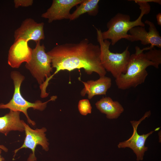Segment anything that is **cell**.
<instances>
[{"label":"cell","instance_id":"obj_4","mask_svg":"<svg viewBox=\"0 0 161 161\" xmlns=\"http://www.w3.org/2000/svg\"><path fill=\"white\" fill-rule=\"evenodd\" d=\"M97 39L100 50V60L101 65L106 70L110 72L116 79L122 74L126 73L127 64L131 55L129 47L122 53H115L110 51L111 42L104 40L100 29L95 28Z\"/></svg>","mask_w":161,"mask_h":161},{"label":"cell","instance_id":"obj_2","mask_svg":"<svg viewBox=\"0 0 161 161\" xmlns=\"http://www.w3.org/2000/svg\"><path fill=\"white\" fill-rule=\"evenodd\" d=\"M135 49V53L130 56L126 73L115 79L119 89L135 88L143 83L148 74L147 68L152 66L158 69L161 64L160 49L150 46L143 49L136 46Z\"/></svg>","mask_w":161,"mask_h":161},{"label":"cell","instance_id":"obj_3","mask_svg":"<svg viewBox=\"0 0 161 161\" xmlns=\"http://www.w3.org/2000/svg\"><path fill=\"white\" fill-rule=\"evenodd\" d=\"M131 1H134L139 6L141 12L138 18L134 21H131L129 15L118 13L107 23L108 30L102 32L103 39L110 40L112 45H114L122 39H126L129 35L128 32L133 27L145 26L142 20L144 15L148 14L150 11V5L144 0Z\"/></svg>","mask_w":161,"mask_h":161},{"label":"cell","instance_id":"obj_16","mask_svg":"<svg viewBox=\"0 0 161 161\" xmlns=\"http://www.w3.org/2000/svg\"><path fill=\"white\" fill-rule=\"evenodd\" d=\"M99 1V0H83L76 10L70 14L69 19L75 20L85 13L91 16H96L98 12Z\"/></svg>","mask_w":161,"mask_h":161},{"label":"cell","instance_id":"obj_9","mask_svg":"<svg viewBox=\"0 0 161 161\" xmlns=\"http://www.w3.org/2000/svg\"><path fill=\"white\" fill-rule=\"evenodd\" d=\"M145 23L149 26L148 32L145 27H134L129 30L130 34L126 40L132 42L140 41L143 45L150 44L153 47L161 48V37L154 24L148 20H145Z\"/></svg>","mask_w":161,"mask_h":161},{"label":"cell","instance_id":"obj_15","mask_svg":"<svg viewBox=\"0 0 161 161\" xmlns=\"http://www.w3.org/2000/svg\"><path fill=\"white\" fill-rule=\"evenodd\" d=\"M97 108L102 113L106 114L109 119H117L124 112L122 105L117 101H113L110 97H103L95 104Z\"/></svg>","mask_w":161,"mask_h":161},{"label":"cell","instance_id":"obj_14","mask_svg":"<svg viewBox=\"0 0 161 161\" xmlns=\"http://www.w3.org/2000/svg\"><path fill=\"white\" fill-rule=\"evenodd\" d=\"M20 113L10 110L9 113L0 117V132L6 136L11 131H24L23 120H20Z\"/></svg>","mask_w":161,"mask_h":161},{"label":"cell","instance_id":"obj_10","mask_svg":"<svg viewBox=\"0 0 161 161\" xmlns=\"http://www.w3.org/2000/svg\"><path fill=\"white\" fill-rule=\"evenodd\" d=\"M44 23H38L31 18H26L14 32V41L23 39L28 41L33 40L36 43L44 40Z\"/></svg>","mask_w":161,"mask_h":161},{"label":"cell","instance_id":"obj_13","mask_svg":"<svg viewBox=\"0 0 161 161\" xmlns=\"http://www.w3.org/2000/svg\"><path fill=\"white\" fill-rule=\"evenodd\" d=\"M80 81L84 86L80 92V95L84 96L87 94L89 99L95 95H106L112 85L111 78L105 76L100 77L98 79L95 80H90L86 82Z\"/></svg>","mask_w":161,"mask_h":161},{"label":"cell","instance_id":"obj_7","mask_svg":"<svg viewBox=\"0 0 161 161\" xmlns=\"http://www.w3.org/2000/svg\"><path fill=\"white\" fill-rule=\"evenodd\" d=\"M151 114V111H149L146 112L139 120L130 121L133 129L132 136L128 140L120 142L117 145L119 148H129L131 149L136 155L137 161H142L143 159L145 152L148 149V147L145 146L146 139L150 135L156 131L155 129L147 134L142 135H140L137 133V128L138 125L142 121L149 117Z\"/></svg>","mask_w":161,"mask_h":161},{"label":"cell","instance_id":"obj_6","mask_svg":"<svg viewBox=\"0 0 161 161\" xmlns=\"http://www.w3.org/2000/svg\"><path fill=\"white\" fill-rule=\"evenodd\" d=\"M25 66L39 86L51 75L53 68L51 58L46 52L44 45L40 44V41L36 43L35 47L33 49L31 59L29 62L26 63Z\"/></svg>","mask_w":161,"mask_h":161},{"label":"cell","instance_id":"obj_5","mask_svg":"<svg viewBox=\"0 0 161 161\" xmlns=\"http://www.w3.org/2000/svg\"><path fill=\"white\" fill-rule=\"evenodd\" d=\"M10 77L13 80L14 86L13 95L12 99L8 103L6 104L0 103V109H8L14 111L21 112L26 116L28 123L34 126L35 123L29 117L27 112V109L29 108H32L34 110L43 111L47 107L48 102L55 101L57 97L52 96L49 100L44 102L39 100H36L35 103L30 102L24 98L21 92V85L25 77L19 72L16 71H12L10 73Z\"/></svg>","mask_w":161,"mask_h":161},{"label":"cell","instance_id":"obj_11","mask_svg":"<svg viewBox=\"0 0 161 161\" xmlns=\"http://www.w3.org/2000/svg\"><path fill=\"white\" fill-rule=\"evenodd\" d=\"M28 41L23 39L15 41L8 51L7 63L13 68H18L24 62L31 60L33 49L28 45Z\"/></svg>","mask_w":161,"mask_h":161},{"label":"cell","instance_id":"obj_21","mask_svg":"<svg viewBox=\"0 0 161 161\" xmlns=\"http://www.w3.org/2000/svg\"><path fill=\"white\" fill-rule=\"evenodd\" d=\"M2 149L0 148V161H3L4 160V159L1 156Z\"/></svg>","mask_w":161,"mask_h":161},{"label":"cell","instance_id":"obj_20","mask_svg":"<svg viewBox=\"0 0 161 161\" xmlns=\"http://www.w3.org/2000/svg\"><path fill=\"white\" fill-rule=\"evenodd\" d=\"M0 148L6 152L8 151L7 148L3 145H0Z\"/></svg>","mask_w":161,"mask_h":161},{"label":"cell","instance_id":"obj_19","mask_svg":"<svg viewBox=\"0 0 161 161\" xmlns=\"http://www.w3.org/2000/svg\"><path fill=\"white\" fill-rule=\"evenodd\" d=\"M157 24L159 26H161V13H159L156 16Z\"/></svg>","mask_w":161,"mask_h":161},{"label":"cell","instance_id":"obj_12","mask_svg":"<svg viewBox=\"0 0 161 161\" xmlns=\"http://www.w3.org/2000/svg\"><path fill=\"white\" fill-rule=\"evenodd\" d=\"M83 0H53L50 7L41 17L47 19L50 23L53 21L69 19L71 9L80 4Z\"/></svg>","mask_w":161,"mask_h":161},{"label":"cell","instance_id":"obj_18","mask_svg":"<svg viewBox=\"0 0 161 161\" xmlns=\"http://www.w3.org/2000/svg\"><path fill=\"white\" fill-rule=\"evenodd\" d=\"M14 7L17 8L19 7H27L31 6L33 4V0H14L13 1Z\"/></svg>","mask_w":161,"mask_h":161},{"label":"cell","instance_id":"obj_1","mask_svg":"<svg viewBox=\"0 0 161 161\" xmlns=\"http://www.w3.org/2000/svg\"><path fill=\"white\" fill-rule=\"evenodd\" d=\"M47 53L51 58L52 67L56 70L39 86L42 92H46L49 81L61 71H71L83 69L88 75L93 72L100 77L106 75V71L100 62L99 46L90 42L87 38L78 43L57 45Z\"/></svg>","mask_w":161,"mask_h":161},{"label":"cell","instance_id":"obj_17","mask_svg":"<svg viewBox=\"0 0 161 161\" xmlns=\"http://www.w3.org/2000/svg\"><path fill=\"white\" fill-rule=\"evenodd\" d=\"M78 108L79 112L82 115L85 116L91 113L92 107L88 99H83L79 100Z\"/></svg>","mask_w":161,"mask_h":161},{"label":"cell","instance_id":"obj_8","mask_svg":"<svg viewBox=\"0 0 161 161\" xmlns=\"http://www.w3.org/2000/svg\"><path fill=\"white\" fill-rule=\"evenodd\" d=\"M23 124L25 132V137L23 144L19 148L14 151L15 154L21 148H29L32 151L27 161H36L37 158L35 155V148L37 145H41L43 149L46 151H48L49 143L46 137L45 133L47 129L43 127L41 129H32L24 121Z\"/></svg>","mask_w":161,"mask_h":161}]
</instances>
